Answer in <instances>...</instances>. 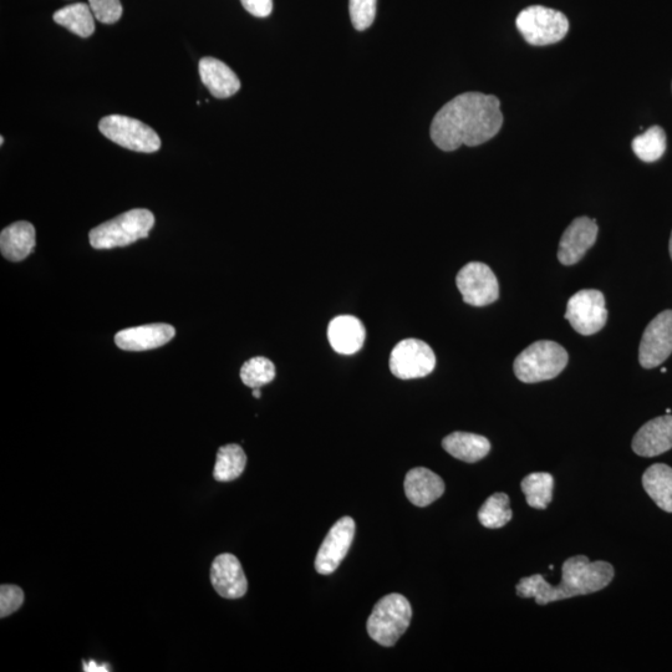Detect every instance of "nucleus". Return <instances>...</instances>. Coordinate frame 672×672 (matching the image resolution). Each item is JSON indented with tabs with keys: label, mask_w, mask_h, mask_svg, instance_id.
I'll list each match as a JSON object with an SVG mask.
<instances>
[{
	"label": "nucleus",
	"mask_w": 672,
	"mask_h": 672,
	"mask_svg": "<svg viewBox=\"0 0 672 672\" xmlns=\"http://www.w3.org/2000/svg\"><path fill=\"white\" fill-rule=\"evenodd\" d=\"M500 100L493 95L465 93L442 106L432 120L430 135L440 150L451 152L462 145L485 144L501 131Z\"/></svg>",
	"instance_id": "f257e3e1"
},
{
	"label": "nucleus",
	"mask_w": 672,
	"mask_h": 672,
	"mask_svg": "<svg viewBox=\"0 0 672 672\" xmlns=\"http://www.w3.org/2000/svg\"><path fill=\"white\" fill-rule=\"evenodd\" d=\"M614 578L613 565L603 560L590 562L585 556L572 557L563 563L562 580L557 587L549 584L542 575L521 579L516 592L524 599L533 598L539 605L600 592Z\"/></svg>",
	"instance_id": "f03ea898"
},
{
	"label": "nucleus",
	"mask_w": 672,
	"mask_h": 672,
	"mask_svg": "<svg viewBox=\"0 0 672 672\" xmlns=\"http://www.w3.org/2000/svg\"><path fill=\"white\" fill-rule=\"evenodd\" d=\"M568 359L562 345L549 340L536 341L514 360V374L526 384L552 380L562 373Z\"/></svg>",
	"instance_id": "7ed1b4c3"
},
{
	"label": "nucleus",
	"mask_w": 672,
	"mask_h": 672,
	"mask_svg": "<svg viewBox=\"0 0 672 672\" xmlns=\"http://www.w3.org/2000/svg\"><path fill=\"white\" fill-rule=\"evenodd\" d=\"M154 224L152 212L137 208L95 227L89 234L90 244L95 249L130 246L139 239L149 237Z\"/></svg>",
	"instance_id": "20e7f679"
},
{
	"label": "nucleus",
	"mask_w": 672,
	"mask_h": 672,
	"mask_svg": "<svg viewBox=\"0 0 672 672\" xmlns=\"http://www.w3.org/2000/svg\"><path fill=\"white\" fill-rule=\"evenodd\" d=\"M412 609L401 594L386 595L375 605L368 620L370 638L385 648L394 646L411 623Z\"/></svg>",
	"instance_id": "39448f33"
},
{
	"label": "nucleus",
	"mask_w": 672,
	"mask_h": 672,
	"mask_svg": "<svg viewBox=\"0 0 672 672\" xmlns=\"http://www.w3.org/2000/svg\"><path fill=\"white\" fill-rule=\"evenodd\" d=\"M516 25L523 39L534 47L559 43L569 32L568 18L562 12L542 5H532L522 10Z\"/></svg>",
	"instance_id": "423d86ee"
},
{
	"label": "nucleus",
	"mask_w": 672,
	"mask_h": 672,
	"mask_svg": "<svg viewBox=\"0 0 672 672\" xmlns=\"http://www.w3.org/2000/svg\"><path fill=\"white\" fill-rule=\"evenodd\" d=\"M101 134L127 150L152 154L160 150L161 139L149 125L132 117L110 115L100 121Z\"/></svg>",
	"instance_id": "0eeeda50"
},
{
	"label": "nucleus",
	"mask_w": 672,
	"mask_h": 672,
	"mask_svg": "<svg viewBox=\"0 0 672 672\" xmlns=\"http://www.w3.org/2000/svg\"><path fill=\"white\" fill-rule=\"evenodd\" d=\"M565 319L580 335L589 336L600 332L608 320L603 293L595 289L575 293L567 304Z\"/></svg>",
	"instance_id": "6e6552de"
},
{
	"label": "nucleus",
	"mask_w": 672,
	"mask_h": 672,
	"mask_svg": "<svg viewBox=\"0 0 672 672\" xmlns=\"http://www.w3.org/2000/svg\"><path fill=\"white\" fill-rule=\"evenodd\" d=\"M436 356L429 344L419 339L400 341L391 351V373L401 380L425 378L435 370Z\"/></svg>",
	"instance_id": "1a4fd4ad"
},
{
	"label": "nucleus",
	"mask_w": 672,
	"mask_h": 672,
	"mask_svg": "<svg viewBox=\"0 0 672 672\" xmlns=\"http://www.w3.org/2000/svg\"><path fill=\"white\" fill-rule=\"evenodd\" d=\"M457 288L460 290L463 302L472 307H486L495 303L500 297L498 280L492 269L486 264L472 262L466 264L457 274Z\"/></svg>",
	"instance_id": "9d476101"
},
{
	"label": "nucleus",
	"mask_w": 672,
	"mask_h": 672,
	"mask_svg": "<svg viewBox=\"0 0 672 672\" xmlns=\"http://www.w3.org/2000/svg\"><path fill=\"white\" fill-rule=\"evenodd\" d=\"M672 354V310H665L646 327L639 348V361L644 369H654Z\"/></svg>",
	"instance_id": "9b49d317"
},
{
	"label": "nucleus",
	"mask_w": 672,
	"mask_h": 672,
	"mask_svg": "<svg viewBox=\"0 0 672 672\" xmlns=\"http://www.w3.org/2000/svg\"><path fill=\"white\" fill-rule=\"evenodd\" d=\"M355 537V522L351 517L340 518L330 529L315 558V569L319 574L329 575L339 568L348 554Z\"/></svg>",
	"instance_id": "f8f14e48"
},
{
	"label": "nucleus",
	"mask_w": 672,
	"mask_h": 672,
	"mask_svg": "<svg viewBox=\"0 0 672 672\" xmlns=\"http://www.w3.org/2000/svg\"><path fill=\"white\" fill-rule=\"evenodd\" d=\"M598 231L597 221L592 218H575L560 239L559 262L563 266L577 264L597 242Z\"/></svg>",
	"instance_id": "ddd939ff"
},
{
	"label": "nucleus",
	"mask_w": 672,
	"mask_h": 672,
	"mask_svg": "<svg viewBox=\"0 0 672 672\" xmlns=\"http://www.w3.org/2000/svg\"><path fill=\"white\" fill-rule=\"evenodd\" d=\"M211 583L216 592L226 599L243 598L248 590L241 562L229 553L221 554L213 560Z\"/></svg>",
	"instance_id": "4468645a"
},
{
	"label": "nucleus",
	"mask_w": 672,
	"mask_h": 672,
	"mask_svg": "<svg viewBox=\"0 0 672 672\" xmlns=\"http://www.w3.org/2000/svg\"><path fill=\"white\" fill-rule=\"evenodd\" d=\"M672 448V416L656 417L636 432L633 450L641 457L663 455Z\"/></svg>",
	"instance_id": "2eb2a0df"
},
{
	"label": "nucleus",
	"mask_w": 672,
	"mask_h": 672,
	"mask_svg": "<svg viewBox=\"0 0 672 672\" xmlns=\"http://www.w3.org/2000/svg\"><path fill=\"white\" fill-rule=\"evenodd\" d=\"M176 330L168 324H150L121 330L115 343L125 351H146L161 348L175 338Z\"/></svg>",
	"instance_id": "dca6fc26"
},
{
	"label": "nucleus",
	"mask_w": 672,
	"mask_h": 672,
	"mask_svg": "<svg viewBox=\"0 0 672 672\" xmlns=\"http://www.w3.org/2000/svg\"><path fill=\"white\" fill-rule=\"evenodd\" d=\"M405 493L417 507L430 506L445 493V482L425 467L412 468L405 478Z\"/></svg>",
	"instance_id": "f3484780"
},
{
	"label": "nucleus",
	"mask_w": 672,
	"mask_h": 672,
	"mask_svg": "<svg viewBox=\"0 0 672 672\" xmlns=\"http://www.w3.org/2000/svg\"><path fill=\"white\" fill-rule=\"evenodd\" d=\"M366 338L364 324L353 315H340L329 324L328 339L341 355H353L363 348Z\"/></svg>",
	"instance_id": "a211bd4d"
},
{
	"label": "nucleus",
	"mask_w": 672,
	"mask_h": 672,
	"mask_svg": "<svg viewBox=\"0 0 672 672\" xmlns=\"http://www.w3.org/2000/svg\"><path fill=\"white\" fill-rule=\"evenodd\" d=\"M203 85L217 99L231 98L241 89V81L234 71L223 61L203 58L198 65Z\"/></svg>",
	"instance_id": "6ab92c4d"
},
{
	"label": "nucleus",
	"mask_w": 672,
	"mask_h": 672,
	"mask_svg": "<svg viewBox=\"0 0 672 672\" xmlns=\"http://www.w3.org/2000/svg\"><path fill=\"white\" fill-rule=\"evenodd\" d=\"M35 228L29 222L10 224L0 234V249L8 261L22 262L34 251Z\"/></svg>",
	"instance_id": "aec40b11"
},
{
	"label": "nucleus",
	"mask_w": 672,
	"mask_h": 672,
	"mask_svg": "<svg viewBox=\"0 0 672 672\" xmlns=\"http://www.w3.org/2000/svg\"><path fill=\"white\" fill-rule=\"evenodd\" d=\"M445 451L457 460L475 463L485 458L491 451L490 441L470 432H453L442 441Z\"/></svg>",
	"instance_id": "412c9836"
},
{
	"label": "nucleus",
	"mask_w": 672,
	"mask_h": 672,
	"mask_svg": "<svg viewBox=\"0 0 672 672\" xmlns=\"http://www.w3.org/2000/svg\"><path fill=\"white\" fill-rule=\"evenodd\" d=\"M644 490L658 507L672 513V468L664 463H656L645 471Z\"/></svg>",
	"instance_id": "4be33fe9"
},
{
	"label": "nucleus",
	"mask_w": 672,
	"mask_h": 672,
	"mask_svg": "<svg viewBox=\"0 0 672 672\" xmlns=\"http://www.w3.org/2000/svg\"><path fill=\"white\" fill-rule=\"evenodd\" d=\"M54 22L80 38H89L95 32L94 13L90 5L76 3L54 13Z\"/></svg>",
	"instance_id": "5701e85b"
},
{
	"label": "nucleus",
	"mask_w": 672,
	"mask_h": 672,
	"mask_svg": "<svg viewBox=\"0 0 672 672\" xmlns=\"http://www.w3.org/2000/svg\"><path fill=\"white\" fill-rule=\"evenodd\" d=\"M247 466V456L239 445L222 446L217 453L213 477L218 482H231L242 475Z\"/></svg>",
	"instance_id": "b1692460"
},
{
	"label": "nucleus",
	"mask_w": 672,
	"mask_h": 672,
	"mask_svg": "<svg viewBox=\"0 0 672 672\" xmlns=\"http://www.w3.org/2000/svg\"><path fill=\"white\" fill-rule=\"evenodd\" d=\"M522 491L532 508L546 509L552 502L554 478L551 473L536 472L523 478Z\"/></svg>",
	"instance_id": "393cba45"
},
{
	"label": "nucleus",
	"mask_w": 672,
	"mask_h": 672,
	"mask_svg": "<svg viewBox=\"0 0 672 672\" xmlns=\"http://www.w3.org/2000/svg\"><path fill=\"white\" fill-rule=\"evenodd\" d=\"M512 509L509 507V497L506 493H495L478 512V519L483 527L498 529L506 526L512 519Z\"/></svg>",
	"instance_id": "a878e982"
},
{
	"label": "nucleus",
	"mask_w": 672,
	"mask_h": 672,
	"mask_svg": "<svg viewBox=\"0 0 672 672\" xmlns=\"http://www.w3.org/2000/svg\"><path fill=\"white\" fill-rule=\"evenodd\" d=\"M635 155L644 162H655L661 159L666 151V134L660 126H653L644 134L636 136L633 141Z\"/></svg>",
	"instance_id": "bb28decb"
},
{
	"label": "nucleus",
	"mask_w": 672,
	"mask_h": 672,
	"mask_svg": "<svg viewBox=\"0 0 672 672\" xmlns=\"http://www.w3.org/2000/svg\"><path fill=\"white\" fill-rule=\"evenodd\" d=\"M276 378V366L271 360L257 356L244 363L241 369L243 384L251 389L262 388Z\"/></svg>",
	"instance_id": "cd10ccee"
},
{
	"label": "nucleus",
	"mask_w": 672,
	"mask_h": 672,
	"mask_svg": "<svg viewBox=\"0 0 672 672\" xmlns=\"http://www.w3.org/2000/svg\"><path fill=\"white\" fill-rule=\"evenodd\" d=\"M378 0H349V13L353 27L359 32L369 29L376 17Z\"/></svg>",
	"instance_id": "c85d7f7f"
},
{
	"label": "nucleus",
	"mask_w": 672,
	"mask_h": 672,
	"mask_svg": "<svg viewBox=\"0 0 672 672\" xmlns=\"http://www.w3.org/2000/svg\"><path fill=\"white\" fill-rule=\"evenodd\" d=\"M24 603V592L17 585H2L0 587V618L18 612Z\"/></svg>",
	"instance_id": "c756f323"
},
{
	"label": "nucleus",
	"mask_w": 672,
	"mask_h": 672,
	"mask_svg": "<svg viewBox=\"0 0 672 672\" xmlns=\"http://www.w3.org/2000/svg\"><path fill=\"white\" fill-rule=\"evenodd\" d=\"M94 17L104 24H115L122 17L120 0H89Z\"/></svg>",
	"instance_id": "7c9ffc66"
},
{
	"label": "nucleus",
	"mask_w": 672,
	"mask_h": 672,
	"mask_svg": "<svg viewBox=\"0 0 672 672\" xmlns=\"http://www.w3.org/2000/svg\"><path fill=\"white\" fill-rule=\"evenodd\" d=\"M243 8L257 18H267L273 10V0H241Z\"/></svg>",
	"instance_id": "2f4dec72"
},
{
	"label": "nucleus",
	"mask_w": 672,
	"mask_h": 672,
	"mask_svg": "<svg viewBox=\"0 0 672 672\" xmlns=\"http://www.w3.org/2000/svg\"><path fill=\"white\" fill-rule=\"evenodd\" d=\"M84 671L86 672H108V665H99L95 660L83 661Z\"/></svg>",
	"instance_id": "473e14b6"
},
{
	"label": "nucleus",
	"mask_w": 672,
	"mask_h": 672,
	"mask_svg": "<svg viewBox=\"0 0 672 672\" xmlns=\"http://www.w3.org/2000/svg\"><path fill=\"white\" fill-rule=\"evenodd\" d=\"M253 396L256 399H261V388L253 389Z\"/></svg>",
	"instance_id": "72a5a7b5"
},
{
	"label": "nucleus",
	"mask_w": 672,
	"mask_h": 672,
	"mask_svg": "<svg viewBox=\"0 0 672 672\" xmlns=\"http://www.w3.org/2000/svg\"><path fill=\"white\" fill-rule=\"evenodd\" d=\"M669 249H670V256H671V259H672V233H671V238H670Z\"/></svg>",
	"instance_id": "f704fd0d"
},
{
	"label": "nucleus",
	"mask_w": 672,
	"mask_h": 672,
	"mask_svg": "<svg viewBox=\"0 0 672 672\" xmlns=\"http://www.w3.org/2000/svg\"><path fill=\"white\" fill-rule=\"evenodd\" d=\"M666 371H668V369L665 368L661 369V373H666Z\"/></svg>",
	"instance_id": "c9c22d12"
},
{
	"label": "nucleus",
	"mask_w": 672,
	"mask_h": 672,
	"mask_svg": "<svg viewBox=\"0 0 672 672\" xmlns=\"http://www.w3.org/2000/svg\"><path fill=\"white\" fill-rule=\"evenodd\" d=\"M666 414L671 415V410L670 409L666 410Z\"/></svg>",
	"instance_id": "e433bc0d"
}]
</instances>
